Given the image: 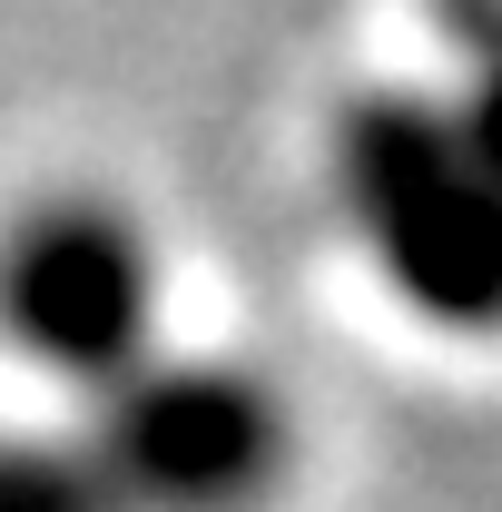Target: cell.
Instances as JSON below:
<instances>
[{"instance_id":"277c9868","label":"cell","mask_w":502,"mask_h":512,"mask_svg":"<svg viewBox=\"0 0 502 512\" xmlns=\"http://www.w3.org/2000/svg\"><path fill=\"white\" fill-rule=\"evenodd\" d=\"M0 512H128L89 434H0Z\"/></svg>"},{"instance_id":"3957f363","label":"cell","mask_w":502,"mask_h":512,"mask_svg":"<svg viewBox=\"0 0 502 512\" xmlns=\"http://www.w3.org/2000/svg\"><path fill=\"white\" fill-rule=\"evenodd\" d=\"M148 316H158V266L128 207L60 188L0 227V335L60 384L79 394L119 384L148 355Z\"/></svg>"},{"instance_id":"7a4b0ae2","label":"cell","mask_w":502,"mask_h":512,"mask_svg":"<svg viewBox=\"0 0 502 512\" xmlns=\"http://www.w3.org/2000/svg\"><path fill=\"white\" fill-rule=\"evenodd\" d=\"M89 444L128 512H266L296 473V414L247 365L138 355L119 384H99Z\"/></svg>"},{"instance_id":"5b68a950","label":"cell","mask_w":502,"mask_h":512,"mask_svg":"<svg viewBox=\"0 0 502 512\" xmlns=\"http://www.w3.org/2000/svg\"><path fill=\"white\" fill-rule=\"evenodd\" d=\"M443 40L463 50V138L483 148V168L502 178V0H434Z\"/></svg>"},{"instance_id":"6da1fadb","label":"cell","mask_w":502,"mask_h":512,"mask_svg":"<svg viewBox=\"0 0 502 512\" xmlns=\"http://www.w3.org/2000/svg\"><path fill=\"white\" fill-rule=\"evenodd\" d=\"M335 188L384 286L424 325L493 335L502 325V178L453 109L414 89H365L335 119Z\"/></svg>"}]
</instances>
